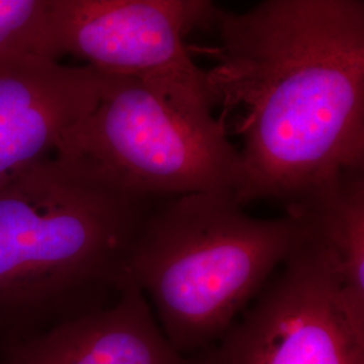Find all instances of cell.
<instances>
[{
    "label": "cell",
    "instance_id": "cell-1",
    "mask_svg": "<svg viewBox=\"0 0 364 364\" xmlns=\"http://www.w3.org/2000/svg\"><path fill=\"white\" fill-rule=\"evenodd\" d=\"M207 72L242 135L237 201L285 205L364 170V1L264 0L213 10Z\"/></svg>",
    "mask_w": 364,
    "mask_h": 364
},
{
    "label": "cell",
    "instance_id": "cell-2",
    "mask_svg": "<svg viewBox=\"0 0 364 364\" xmlns=\"http://www.w3.org/2000/svg\"><path fill=\"white\" fill-rule=\"evenodd\" d=\"M154 203L57 151L0 185V348L112 304Z\"/></svg>",
    "mask_w": 364,
    "mask_h": 364
},
{
    "label": "cell",
    "instance_id": "cell-3",
    "mask_svg": "<svg viewBox=\"0 0 364 364\" xmlns=\"http://www.w3.org/2000/svg\"><path fill=\"white\" fill-rule=\"evenodd\" d=\"M299 236L290 215L251 218L235 193L170 197L144 215L129 278L151 301L173 348L196 359L225 335Z\"/></svg>",
    "mask_w": 364,
    "mask_h": 364
},
{
    "label": "cell",
    "instance_id": "cell-4",
    "mask_svg": "<svg viewBox=\"0 0 364 364\" xmlns=\"http://www.w3.org/2000/svg\"><path fill=\"white\" fill-rule=\"evenodd\" d=\"M102 76L97 103L69 131L60 153L90 162L151 203L207 192L236 195L240 154L220 119L201 124L136 78Z\"/></svg>",
    "mask_w": 364,
    "mask_h": 364
},
{
    "label": "cell",
    "instance_id": "cell-5",
    "mask_svg": "<svg viewBox=\"0 0 364 364\" xmlns=\"http://www.w3.org/2000/svg\"><path fill=\"white\" fill-rule=\"evenodd\" d=\"M215 7L207 0H57L60 54L102 75L136 78L183 115L213 126L219 117L207 72L185 38L210 26Z\"/></svg>",
    "mask_w": 364,
    "mask_h": 364
},
{
    "label": "cell",
    "instance_id": "cell-6",
    "mask_svg": "<svg viewBox=\"0 0 364 364\" xmlns=\"http://www.w3.org/2000/svg\"><path fill=\"white\" fill-rule=\"evenodd\" d=\"M299 225L282 272L198 363L364 364V317L352 311L329 252Z\"/></svg>",
    "mask_w": 364,
    "mask_h": 364
},
{
    "label": "cell",
    "instance_id": "cell-7",
    "mask_svg": "<svg viewBox=\"0 0 364 364\" xmlns=\"http://www.w3.org/2000/svg\"><path fill=\"white\" fill-rule=\"evenodd\" d=\"M102 87L90 66L0 55V185L54 156Z\"/></svg>",
    "mask_w": 364,
    "mask_h": 364
},
{
    "label": "cell",
    "instance_id": "cell-8",
    "mask_svg": "<svg viewBox=\"0 0 364 364\" xmlns=\"http://www.w3.org/2000/svg\"><path fill=\"white\" fill-rule=\"evenodd\" d=\"M0 364H200L176 351L129 284L112 304L0 348Z\"/></svg>",
    "mask_w": 364,
    "mask_h": 364
},
{
    "label": "cell",
    "instance_id": "cell-9",
    "mask_svg": "<svg viewBox=\"0 0 364 364\" xmlns=\"http://www.w3.org/2000/svg\"><path fill=\"white\" fill-rule=\"evenodd\" d=\"M287 209L326 247L350 306L364 317V170L338 176Z\"/></svg>",
    "mask_w": 364,
    "mask_h": 364
},
{
    "label": "cell",
    "instance_id": "cell-10",
    "mask_svg": "<svg viewBox=\"0 0 364 364\" xmlns=\"http://www.w3.org/2000/svg\"><path fill=\"white\" fill-rule=\"evenodd\" d=\"M0 55L60 61L57 0H0Z\"/></svg>",
    "mask_w": 364,
    "mask_h": 364
}]
</instances>
